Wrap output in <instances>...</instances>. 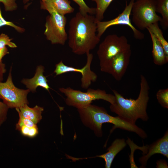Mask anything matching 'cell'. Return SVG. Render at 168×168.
Returning a JSON list of instances; mask_svg holds the SVG:
<instances>
[{
    "label": "cell",
    "mask_w": 168,
    "mask_h": 168,
    "mask_svg": "<svg viewBox=\"0 0 168 168\" xmlns=\"http://www.w3.org/2000/svg\"><path fill=\"white\" fill-rule=\"evenodd\" d=\"M135 0H130L128 5L126 2V7L122 12L116 18L106 21H96L97 25V36L100 37L109 27L116 25H125L130 27L133 30L134 38L138 40H142L144 38V34L137 29L132 24L130 16L133 5Z\"/></svg>",
    "instance_id": "cell-9"
},
{
    "label": "cell",
    "mask_w": 168,
    "mask_h": 168,
    "mask_svg": "<svg viewBox=\"0 0 168 168\" xmlns=\"http://www.w3.org/2000/svg\"><path fill=\"white\" fill-rule=\"evenodd\" d=\"M156 0H137L131 10L132 20L139 30L146 29L152 24L160 22L161 16L156 11Z\"/></svg>",
    "instance_id": "cell-7"
},
{
    "label": "cell",
    "mask_w": 168,
    "mask_h": 168,
    "mask_svg": "<svg viewBox=\"0 0 168 168\" xmlns=\"http://www.w3.org/2000/svg\"><path fill=\"white\" fill-rule=\"evenodd\" d=\"M77 110L84 125L93 130L97 137L102 136V125L105 123L114 125L111 130L112 132L115 129L119 128L134 132L143 139L147 137L145 132L136 124L128 122L118 116L114 117L110 115L103 107L91 104L85 107L77 109Z\"/></svg>",
    "instance_id": "cell-3"
},
{
    "label": "cell",
    "mask_w": 168,
    "mask_h": 168,
    "mask_svg": "<svg viewBox=\"0 0 168 168\" xmlns=\"http://www.w3.org/2000/svg\"><path fill=\"white\" fill-rule=\"evenodd\" d=\"M96 4L95 17L96 21H101L104 14L111 3L114 0H91Z\"/></svg>",
    "instance_id": "cell-20"
},
{
    "label": "cell",
    "mask_w": 168,
    "mask_h": 168,
    "mask_svg": "<svg viewBox=\"0 0 168 168\" xmlns=\"http://www.w3.org/2000/svg\"><path fill=\"white\" fill-rule=\"evenodd\" d=\"M140 79V92L136 99L125 98L117 91L112 90L115 101L110 106L111 111L123 120L133 124H135L139 119L144 121L149 119L147 110L149 99L150 87L144 76L141 75Z\"/></svg>",
    "instance_id": "cell-2"
},
{
    "label": "cell",
    "mask_w": 168,
    "mask_h": 168,
    "mask_svg": "<svg viewBox=\"0 0 168 168\" xmlns=\"http://www.w3.org/2000/svg\"><path fill=\"white\" fill-rule=\"evenodd\" d=\"M17 130L20 131L23 135L31 138L35 137L39 133L38 129L37 126L33 127L22 126Z\"/></svg>",
    "instance_id": "cell-22"
},
{
    "label": "cell",
    "mask_w": 168,
    "mask_h": 168,
    "mask_svg": "<svg viewBox=\"0 0 168 168\" xmlns=\"http://www.w3.org/2000/svg\"><path fill=\"white\" fill-rule=\"evenodd\" d=\"M30 0H23V2L24 3H25L28 2Z\"/></svg>",
    "instance_id": "cell-31"
},
{
    "label": "cell",
    "mask_w": 168,
    "mask_h": 168,
    "mask_svg": "<svg viewBox=\"0 0 168 168\" xmlns=\"http://www.w3.org/2000/svg\"><path fill=\"white\" fill-rule=\"evenodd\" d=\"M11 39L7 35L2 33L0 35V50L7 45L12 48L17 47L16 45L11 41Z\"/></svg>",
    "instance_id": "cell-24"
},
{
    "label": "cell",
    "mask_w": 168,
    "mask_h": 168,
    "mask_svg": "<svg viewBox=\"0 0 168 168\" xmlns=\"http://www.w3.org/2000/svg\"><path fill=\"white\" fill-rule=\"evenodd\" d=\"M146 29L150 31L155 36L162 46L166 56L168 58V43L164 38L158 22L150 25Z\"/></svg>",
    "instance_id": "cell-19"
},
{
    "label": "cell",
    "mask_w": 168,
    "mask_h": 168,
    "mask_svg": "<svg viewBox=\"0 0 168 168\" xmlns=\"http://www.w3.org/2000/svg\"><path fill=\"white\" fill-rule=\"evenodd\" d=\"M40 5L41 9L46 7H51L64 15L73 13L74 11L68 0H41Z\"/></svg>",
    "instance_id": "cell-15"
},
{
    "label": "cell",
    "mask_w": 168,
    "mask_h": 168,
    "mask_svg": "<svg viewBox=\"0 0 168 168\" xmlns=\"http://www.w3.org/2000/svg\"><path fill=\"white\" fill-rule=\"evenodd\" d=\"M131 49L127 38L113 34L107 35L100 44L97 51L101 71L107 73L113 59L119 53Z\"/></svg>",
    "instance_id": "cell-4"
},
{
    "label": "cell",
    "mask_w": 168,
    "mask_h": 168,
    "mask_svg": "<svg viewBox=\"0 0 168 168\" xmlns=\"http://www.w3.org/2000/svg\"><path fill=\"white\" fill-rule=\"evenodd\" d=\"M43 9L47 10L50 15L46 18L44 34L52 44L64 45L68 40L65 30L67 19L65 15L61 14L53 8L46 7Z\"/></svg>",
    "instance_id": "cell-6"
},
{
    "label": "cell",
    "mask_w": 168,
    "mask_h": 168,
    "mask_svg": "<svg viewBox=\"0 0 168 168\" xmlns=\"http://www.w3.org/2000/svg\"><path fill=\"white\" fill-rule=\"evenodd\" d=\"M59 90L66 96V104L77 109L85 107L95 100H103L113 105L115 101L114 95L108 94L105 90L89 88L86 92L74 90L70 87L61 88Z\"/></svg>",
    "instance_id": "cell-5"
},
{
    "label": "cell",
    "mask_w": 168,
    "mask_h": 168,
    "mask_svg": "<svg viewBox=\"0 0 168 168\" xmlns=\"http://www.w3.org/2000/svg\"><path fill=\"white\" fill-rule=\"evenodd\" d=\"M147 152L139 160L140 168H145L149 159L156 154H160L168 158V131L166 132L163 137L149 145Z\"/></svg>",
    "instance_id": "cell-12"
},
{
    "label": "cell",
    "mask_w": 168,
    "mask_h": 168,
    "mask_svg": "<svg viewBox=\"0 0 168 168\" xmlns=\"http://www.w3.org/2000/svg\"><path fill=\"white\" fill-rule=\"evenodd\" d=\"M6 71L5 65L1 61H0V81L2 80L3 74Z\"/></svg>",
    "instance_id": "cell-29"
},
{
    "label": "cell",
    "mask_w": 168,
    "mask_h": 168,
    "mask_svg": "<svg viewBox=\"0 0 168 168\" xmlns=\"http://www.w3.org/2000/svg\"><path fill=\"white\" fill-rule=\"evenodd\" d=\"M87 61L86 65L81 68H76L65 65L62 60L55 65L54 73L56 76L70 72H80L82 75L81 86L84 89H87L92 82L96 81L97 76L91 69V65L93 58V55L90 53L86 54Z\"/></svg>",
    "instance_id": "cell-10"
},
{
    "label": "cell",
    "mask_w": 168,
    "mask_h": 168,
    "mask_svg": "<svg viewBox=\"0 0 168 168\" xmlns=\"http://www.w3.org/2000/svg\"><path fill=\"white\" fill-rule=\"evenodd\" d=\"M156 11L160 14V25L164 30L168 28V0H156Z\"/></svg>",
    "instance_id": "cell-18"
},
{
    "label": "cell",
    "mask_w": 168,
    "mask_h": 168,
    "mask_svg": "<svg viewBox=\"0 0 168 168\" xmlns=\"http://www.w3.org/2000/svg\"><path fill=\"white\" fill-rule=\"evenodd\" d=\"M159 103L164 108L168 109V88L159 90L156 94Z\"/></svg>",
    "instance_id": "cell-21"
},
{
    "label": "cell",
    "mask_w": 168,
    "mask_h": 168,
    "mask_svg": "<svg viewBox=\"0 0 168 168\" xmlns=\"http://www.w3.org/2000/svg\"><path fill=\"white\" fill-rule=\"evenodd\" d=\"M7 48L5 47L0 50V61H2V58L6 55L9 54Z\"/></svg>",
    "instance_id": "cell-30"
},
{
    "label": "cell",
    "mask_w": 168,
    "mask_h": 168,
    "mask_svg": "<svg viewBox=\"0 0 168 168\" xmlns=\"http://www.w3.org/2000/svg\"><path fill=\"white\" fill-rule=\"evenodd\" d=\"M131 54V49L118 54L112 60L107 73L111 74L116 80H120L126 72Z\"/></svg>",
    "instance_id": "cell-11"
},
{
    "label": "cell",
    "mask_w": 168,
    "mask_h": 168,
    "mask_svg": "<svg viewBox=\"0 0 168 168\" xmlns=\"http://www.w3.org/2000/svg\"><path fill=\"white\" fill-rule=\"evenodd\" d=\"M79 6V12L83 14H88L94 15L96 14L95 8H90L85 3L84 0H72Z\"/></svg>",
    "instance_id": "cell-23"
},
{
    "label": "cell",
    "mask_w": 168,
    "mask_h": 168,
    "mask_svg": "<svg viewBox=\"0 0 168 168\" xmlns=\"http://www.w3.org/2000/svg\"><path fill=\"white\" fill-rule=\"evenodd\" d=\"M12 68L6 82L0 81V98L10 108H19L25 104H28L27 96L30 91L24 90L16 87L14 85L12 78Z\"/></svg>",
    "instance_id": "cell-8"
},
{
    "label": "cell",
    "mask_w": 168,
    "mask_h": 168,
    "mask_svg": "<svg viewBox=\"0 0 168 168\" xmlns=\"http://www.w3.org/2000/svg\"><path fill=\"white\" fill-rule=\"evenodd\" d=\"M95 16L88 14L76 13L69 22L68 45L74 54L82 55L90 53L99 44L100 39L96 34Z\"/></svg>",
    "instance_id": "cell-1"
},
{
    "label": "cell",
    "mask_w": 168,
    "mask_h": 168,
    "mask_svg": "<svg viewBox=\"0 0 168 168\" xmlns=\"http://www.w3.org/2000/svg\"><path fill=\"white\" fill-rule=\"evenodd\" d=\"M8 107L0 101V126L6 120Z\"/></svg>",
    "instance_id": "cell-28"
},
{
    "label": "cell",
    "mask_w": 168,
    "mask_h": 168,
    "mask_svg": "<svg viewBox=\"0 0 168 168\" xmlns=\"http://www.w3.org/2000/svg\"><path fill=\"white\" fill-rule=\"evenodd\" d=\"M4 26H8L12 27L19 32L22 33L25 31L24 28L17 26L12 22L5 20L2 16L0 6V27Z\"/></svg>",
    "instance_id": "cell-26"
},
{
    "label": "cell",
    "mask_w": 168,
    "mask_h": 168,
    "mask_svg": "<svg viewBox=\"0 0 168 168\" xmlns=\"http://www.w3.org/2000/svg\"><path fill=\"white\" fill-rule=\"evenodd\" d=\"M127 143L124 138H117L112 142L109 147L106 153L93 157H100L104 159L105 162V167L110 168L115 156L126 146Z\"/></svg>",
    "instance_id": "cell-14"
},
{
    "label": "cell",
    "mask_w": 168,
    "mask_h": 168,
    "mask_svg": "<svg viewBox=\"0 0 168 168\" xmlns=\"http://www.w3.org/2000/svg\"><path fill=\"white\" fill-rule=\"evenodd\" d=\"M19 116V119L18 122L16 125V129H17L22 126H25L28 127H33L37 126L31 120L26 118L23 117L21 114H18Z\"/></svg>",
    "instance_id": "cell-25"
},
{
    "label": "cell",
    "mask_w": 168,
    "mask_h": 168,
    "mask_svg": "<svg viewBox=\"0 0 168 168\" xmlns=\"http://www.w3.org/2000/svg\"><path fill=\"white\" fill-rule=\"evenodd\" d=\"M18 114L24 117L29 119L35 124L39 123L42 119V113L44 110L43 107L36 105L30 108L28 104H25L19 108H16Z\"/></svg>",
    "instance_id": "cell-17"
},
{
    "label": "cell",
    "mask_w": 168,
    "mask_h": 168,
    "mask_svg": "<svg viewBox=\"0 0 168 168\" xmlns=\"http://www.w3.org/2000/svg\"><path fill=\"white\" fill-rule=\"evenodd\" d=\"M16 0H0L4 5L6 11H13L16 10L17 5L16 2Z\"/></svg>",
    "instance_id": "cell-27"
},
{
    "label": "cell",
    "mask_w": 168,
    "mask_h": 168,
    "mask_svg": "<svg viewBox=\"0 0 168 168\" xmlns=\"http://www.w3.org/2000/svg\"><path fill=\"white\" fill-rule=\"evenodd\" d=\"M151 36L152 44V56L154 63L157 65L161 66L168 62L164 49L161 44L155 35L147 30Z\"/></svg>",
    "instance_id": "cell-16"
},
{
    "label": "cell",
    "mask_w": 168,
    "mask_h": 168,
    "mask_svg": "<svg viewBox=\"0 0 168 168\" xmlns=\"http://www.w3.org/2000/svg\"><path fill=\"white\" fill-rule=\"evenodd\" d=\"M44 67L41 65L38 66L34 77L31 79H24L21 82L25 85L26 87L32 92L36 91V88L40 86L48 91H49L50 87L46 77L43 75Z\"/></svg>",
    "instance_id": "cell-13"
}]
</instances>
